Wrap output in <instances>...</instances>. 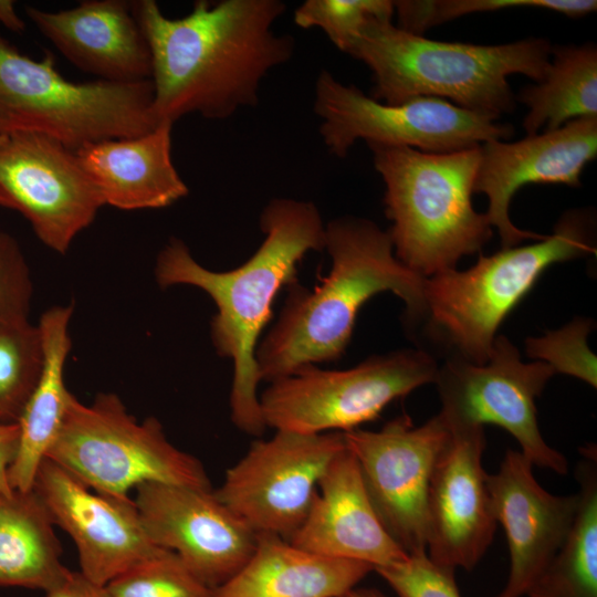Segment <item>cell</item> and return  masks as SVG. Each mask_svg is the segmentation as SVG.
Returning <instances> with one entry per match:
<instances>
[{
	"mask_svg": "<svg viewBox=\"0 0 597 597\" xmlns=\"http://www.w3.org/2000/svg\"><path fill=\"white\" fill-rule=\"evenodd\" d=\"M427 499V554L455 570L473 569L493 541L495 520L482 465L484 427L450 426Z\"/></svg>",
	"mask_w": 597,
	"mask_h": 597,
	"instance_id": "2e32d148",
	"label": "cell"
},
{
	"mask_svg": "<svg viewBox=\"0 0 597 597\" xmlns=\"http://www.w3.org/2000/svg\"><path fill=\"white\" fill-rule=\"evenodd\" d=\"M33 296L30 268L17 239L0 230V323L29 321Z\"/></svg>",
	"mask_w": 597,
	"mask_h": 597,
	"instance_id": "836d02e7",
	"label": "cell"
},
{
	"mask_svg": "<svg viewBox=\"0 0 597 597\" xmlns=\"http://www.w3.org/2000/svg\"><path fill=\"white\" fill-rule=\"evenodd\" d=\"M480 151L473 192L488 197L485 214L499 232L502 249L542 240L546 235L522 230L511 221L510 202L530 184L579 186L584 168L597 155V117L576 118L513 143L491 140Z\"/></svg>",
	"mask_w": 597,
	"mask_h": 597,
	"instance_id": "ac0fdd59",
	"label": "cell"
},
{
	"mask_svg": "<svg viewBox=\"0 0 597 597\" xmlns=\"http://www.w3.org/2000/svg\"><path fill=\"white\" fill-rule=\"evenodd\" d=\"M314 112L329 150L343 158L359 139L385 146H406L428 153H449L503 140L514 134L507 124L437 97L387 104L345 85L323 70L315 82Z\"/></svg>",
	"mask_w": 597,
	"mask_h": 597,
	"instance_id": "30bf717a",
	"label": "cell"
},
{
	"mask_svg": "<svg viewBox=\"0 0 597 597\" xmlns=\"http://www.w3.org/2000/svg\"><path fill=\"white\" fill-rule=\"evenodd\" d=\"M389 0H306L294 11L303 29L318 28L341 51L349 53L363 29L375 19H391Z\"/></svg>",
	"mask_w": 597,
	"mask_h": 597,
	"instance_id": "4dcf8cb0",
	"label": "cell"
},
{
	"mask_svg": "<svg viewBox=\"0 0 597 597\" xmlns=\"http://www.w3.org/2000/svg\"><path fill=\"white\" fill-rule=\"evenodd\" d=\"M43 366L38 325L0 323V425L19 422Z\"/></svg>",
	"mask_w": 597,
	"mask_h": 597,
	"instance_id": "83f0119b",
	"label": "cell"
},
{
	"mask_svg": "<svg viewBox=\"0 0 597 597\" xmlns=\"http://www.w3.org/2000/svg\"><path fill=\"white\" fill-rule=\"evenodd\" d=\"M348 54L370 69L376 101L437 97L498 119L515 108L507 77L519 73L542 81L552 45L535 38L499 45L437 41L407 32L391 19H375Z\"/></svg>",
	"mask_w": 597,
	"mask_h": 597,
	"instance_id": "277c9868",
	"label": "cell"
},
{
	"mask_svg": "<svg viewBox=\"0 0 597 597\" xmlns=\"http://www.w3.org/2000/svg\"><path fill=\"white\" fill-rule=\"evenodd\" d=\"M394 7L399 20L398 28L423 35L428 28L470 13L511 8H537L578 18L595 11L597 2L595 0H408L394 1Z\"/></svg>",
	"mask_w": 597,
	"mask_h": 597,
	"instance_id": "f1b7e54d",
	"label": "cell"
},
{
	"mask_svg": "<svg viewBox=\"0 0 597 597\" xmlns=\"http://www.w3.org/2000/svg\"><path fill=\"white\" fill-rule=\"evenodd\" d=\"M594 252L591 217L568 211L554 232L536 243L480 254L467 270L425 277L422 317L455 357L484 364L499 326L540 275L555 263Z\"/></svg>",
	"mask_w": 597,
	"mask_h": 597,
	"instance_id": "8992f818",
	"label": "cell"
},
{
	"mask_svg": "<svg viewBox=\"0 0 597 597\" xmlns=\"http://www.w3.org/2000/svg\"><path fill=\"white\" fill-rule=\"evenodd\" d=\"M495 520L510 552V572L495 597H526L564 543L578 495H555L536 481L533 464L509 449L498 472L486 474Z\"/></svg>",
	"mask_w": 597,
	"mask_h": 597,
	"instance_id": "d6986e66",
	"label": "cell"
},
{
	"mask_svg": "<svg viewBox=\"0 0 597 597\" xmlns=\"http://www.w3.org/2000/svg\"><path fill=\"white\" fill-rule=\"evenodd\" d=\"M54 526L33 489L0 494V587L46 591L66 575Z\"/></svg>",
	"mask_w": 597,
	"mask_h": 597,
	"instance_id": "d4e9b609",
	"label": "cell"
},
{
	"mask_svg": "<svg viewBox=\"0 0 597 597\" xmlns=\"http://www.w3.org/2000/svg\"><path fill=\"white\" fill-rule=\"evenodd\" d=\"M438 365L421 349L374 355L343 370L303 367L260 395L266 427L300 433L347 432L377 419L392 401L436 381Z\"/></svg>",
	"mask_w": 597,
	"mask_h": 597,
	"instance_id": "9c48e42d",
	"label": "cell"
},
{
	"mask_svg": "<svg viewBox=\"0 0 597 597\" xmlns=\"http://www.w3.org/2000/svg\"><path fill=\"white\" fill-rule=\"evenodd\" d=\"M375 572L398 597H461L455 570L434 563L427 553L408 555Z\"/></svg>",
	"mask_w": 597,
	"mask_h": 597,
	"instance_id": "d6a6232c",
	"label": "cell"
},
{
	"mask_svg": "<svg viewBox=\"0 0 597 597\" xmlns=\"http://www.w3.org/2000/svg\"><path fill=\"white\" fill-rule=\"evenodd\" d=\"M591 326L590 320L576 317L558 331L527 338L526 354L548 364L555 374L576 377L596 388V356L587 345Z\"/></svg>",
	"mask_w": 597,
	"mask_h": 597,
	"instance_id": "1f68e13d",
	"label": "cell"
},
{
	"mask_svg": "<svg viewBox=\"0 0 597 597\" xmlns=\"http://www.w3.org/2000/svg\"><path fill=\"white\" fill-rule=\"evenodd\" d=\"M517 100L527 106L528 135L554 130L582 117H597V49L593 43L552 48L542 81L524 87Z\"/></svg>",
	"mask_w": 597,
	"mask_h": 597,
	"instance_id": "484cf974",
	"label": "cell"
},
{
	"mask_svg": "<svg viewBox=\"0 0 597 597\" xmlns=\"http://www.w3.org/2000/svg\"><path fill=\"white\" fill-rule=\"evenodd\" d=\"M135 491L151 541L175 553L210 589L228 582L252 555L258 534L212 490L149 482Z\"/></svg>",
	"mask_w": 597,
	"mask_h": 597,
	"instance_id": "9a60e30c",
	"label": "cell"
},
{
	"mask_svg": "<svg viewBox=\"0 0 597 597\" xmlns=\"http://www.w3.org/2000/svg\"><path fill=\"white\" fill-rule=\"evenodd\" d=\"M346 447L344 432L275 430L270 439L252 442L213 492L256 534L291 541L323 474Z\"/></svg>",
	"mask_w": 597,
	"mask_h": 597,
	"instance_id": "7c38bea8",
	"label": "cell"
},
{
	"mask_svg": "<svg viewBox=\"0 0 597 597\" xmlns=\"http://www.w3.org/2000/svg\"><path fill=\"white\" fill-rule=\"evenodd\" d=\"M576 513L564 543L526 597H597V451L580 450Z\"/></svg>",
	"mask_w": 597,
	"mask_h": 597,
	"instance_id": "4316f807",
	"label": "cell"
},
{
	"mask_svg": "<svg viewBox=\"0 0 597 597\" xmlns=\"http://www.w3.org/2000/svg\"><path fill=\"white\" fill-rule=\"evenodd\" d=\"M106 587L113 597H209L211 590L168 549L121 573Z\"/></svg>",
	"mask_w": 597,
	"mask_h": 597,
	"instance_id": "f546056e",
	"label": "cell"
},
{
	"mask_svg": "<svg viewBox=\"0 0 597 597\" xmlns=\"http://www.w3.org/2000/svg\"><path fill=\"white\" fill-rule=\"evenodd\" d=\"M341 597H387V596L375 588L355 587L348 590L347 593H345Z\"/></svg>",
	"mask_w": 597,
	"mask_h": 597,
	"instance_id": "74e56055",
	"label": "cell"
},
{
	"mask_svg": "<svg viewBox=\"0 0 597 597\" xmlns=\"http://www.w3.org/2000/svg\"><path fill=\"white\" fill-rule=\"evenodd\" d=\"M14 7V1L0 0V24L12 32L22 33L25 31V23Z\"/></svg>",
	"mask_w": 597,
	"mask_h": 597,
	"instance_id": "8d00e7d4",
	"label": "cell"
},
{
	"mask_svg": "<svg viewBox=\"0 0 597 597\" xmlns=\"http://www.w3.org/2000/svg\"><path fill=\"white\" fill-rule=\"evenodd\" d=\"M45 458L91 490L118 498L149 482L211 490L197 458L175 447L156 418L137 421L112 392L88 405L71 394Z\"/></svg>",
	"mask_w": 597,
	"mask_h": 597,
	"instance_id": "ba28073f",
	"label": "cell"
},
{
	"mask_svg": "<svg viewBox=\"0 0 597 597\" xmlns=\"http://www.w3.org/2000/svg\"><path fill=\"white\" fill-rule=\"evenodd\" d=\"M132 8L150 50L159 123L189 114L221 121L255 106L263 77L294 52V39L272 30L285 10L280 0H198L179 19L154 0Z\"/></svg>",
	"mask_w": 597,
	"mask_h": 597,
	"instance_id": "6da1fadb",
	"label": "cell"
},
{
	"mask_svg": "<svg viewBox=\"0 0 597 597\" xmlns=\"http://www.w3.org/2000/svg\"><path fill=\"white\" fill-rule=\"evenodd\" d=\"M449 436L440 413L420 426L402 415L377 431L344 432L380 522L408 555L427 553L428 490Z\"/></svg>",
	"mask_w": 597,
	"mask_h": 597,
	"instance_id": "4fadbf2b",
	"label": "cell"
},
{
	"mask_svg": "<svg viewBox=\"0 0 597 597\" xmlns=\"http://www.w3.org/2000/svg\"><path fill=\"white\" fill-rule=\"evenodd\" d=\"M368 146L386 188L395 255L407 268L429 277L489 242L492 226L472 205L481 145L449 153Z\"/></svg>",
	"mask_w": 597,
	"mask_h": 597,
	"instance_id": "5b68a950",
	"label": "cell"
},
{
	"mask_svg": "<svg viewBox=\"0 0 597 597\" xmlns=\"http://www.w3.org/2000/svg\"><path fill=\"white\" fill-rule=\"evenodd\" d=\"M103 206L75 151L39 133L0 134V207L22 214L44 245L65 254Z\"/></svg>",
	"mask_w": 597,
	"mask_h": 597,
	"instance_id": "5bb4252c",
	"label": "cell"
},
{
	"mask_svg": "<svg viewBox=\"0 0 597 597\" xmlns=\"http://www.w3.org/2000/svg\"><path fill=\"white\" fill-rule=\"evenodd\" d=\"M27 17L72 64L116 83L151 78L147 39L132 1L85 0L61 11L25 6Z\"/></svg>",
	"mask_w": 597,
	"mask_h": 597,
	"instance_id": "44dd1931",
	"label": "cell"
},
{
	"mask_svg": "<svg viewBox=\"0 0 597 597\" xmlns=\"http://www.w3.org/2000/svg\"><path fill=\"white\" fill-rule=\"evenodd\" d=\"M73 305H57L39 321L43 366L39 381L18 422L19 449L9 470L14 490L33 489L39 467L45 459L64 420L71 392L64 384V367L71 349L69 332Z\"/></svg>",
	"mask_w": 597,
	"mask_h": 597,
	"instance_id": "cb8c5ba5",
	"label": "cell"
},
{
	"mask_svg": "<svg viewBox=\"0 0 597 597\" xmlns=\"http://www.w3.org/2000/svg\"><path fill=\"white\" fill-rule=\"evenodd\" d=\"M331 270L312 291L298 281L286 287L279 318L260 339L255 359L261 380L272 383L298 369L338 360L364 304L381 292L402 300L409 320L422 317L425 277L395 255L388 231L358 217L325 226Z\"/></svg>",
	"mask_w": 597,
	"mask_h": 597,
	"instance_id": "3957f363",
	"label": "cell"
},
{
	"mask_svg": "<svg viewBox=\"0 0 597 597\" xmlns=\"http://www.w3.org/2000/svg\"><path fill=\"white\" fill-rule=\"evenodd\" d=\"M172 125L163 121L144 135L102 140L75 151L104 206L161 209L188 195L171 158Z\"/></svg>",
	"mask_w": 597,
	"mask_h": 597,
	"instance_id": "7402d4cb",
	"label": "cell"
},
{
	"mask_svg": "<svg viewBox=\"0 0 597 597\" xmlns=\"http://www.w3.org/2000/svg\"><path fill=\"white\" fill-rule=\"evenodd\" d=\"M554 375L544 362H522L519 349L505 336H496L484 364L453 356L439 367V413L450 426H499L533 465L566 474V457L546 443L536 417L535 400Z\"/></svg>",
	"mask_w": 597,
	"mask_h": 597,
	"instance_id": "8fae6325",
	"label": "cell"
},
{
	"mask_svg": "<svg viewBox=\"0 0 597 597\" xmlns=\"http://www.w3.org/2000/svg\"><path fill=\"white\" fill-rule=\"evenodd\" d=\"M151 81H67L54 55L22 54L0 35V134L33 132L76 151L85 145L130 138L153 130Z\"/></svg>",
	"mask_w": 597,
	"mask_h": 597,
	"instance_id": "52a82bcc",
	"label": "cell"
},
{
	"mask_svg": "<svg viewBox=\"0 0 597 597\" xmlns=\"http://www.w3.org/2000/svg\"><path fill=\"white\" fill-rule=\"evenodd\" d=\"M45 597H113L106 585L96 583L81 570H70L52 588L45 591Z\"/></svg>",
	"mask_w": 597,
	"mask_h": 597,
	"instance_id": "e575fe53",
	"label": "cell"
},
{
	"mask_svg": "<svg viewBox=\"0 0 597 597\" xmlns=\"http://www.w3.org/2000/svg\"><path fill=\"white\" fill-rule=\"evenodd\" d=\"M33 490L54 525L76 545L81 572L96 583L106 585L165 551L147 534L134 500L93 491L48 458L39 467Z\"/></svg>",
	"mask_w": 597,
	"mask_h": 597,
	"instance_id": "e0dca14e",
	"label": "cell"
},
{
	"mask_svg": "<svg viewBox=\"0 0 597 597\" xmlns=\"http://www.w3.org/2000/svg\"><path fill=\"white\" fill-rule=\"evenodd\" d=\"M260 227L264 240L237 269H206L175 237L159 251L155 263L160 287L191 285L214 302L211 341L217 354L233 363L231 420L240 431L254 437L268 428L258 394L261 377L255 352L260 337L279 292L297 282V266L305 254L324 250L325 243V224L311 201L272 199L262 210Z\"/></svg>",
	"mask_w": 597,
	"mask_h": 597,
	"instance_id": "7a4b0ae2",
	"label": "cell"
},
{
	"mask_svg": "<svg viewBox=\"0 0 597 597\" xmlns=\"http://www.w3.org/2000/svg\"><path fill=\"white\" fill-rule=\"evenodd\" d=\"M20 441V429L15 425H0V494L10 493L9 470L15 459Z\"/></svg>",
	"mask_w": 597,
	"mask_h": 597,
	"instance_id": "d590c367",
	"label": "cell"
},
{
	"mask_svg": "<svg viewBox=\"0 0 597 597\" xmlns=\"http://www.w3.org/2000/svg\"><path fill=\"white\" fill-rule=\"evenodd\" d=\"M290 542L322 556L365 563L374 570L408 556L380 522L347 447L326 469Z\"/></svg>",
	"mask_w": 597,
	"mask_h": 597,
	"instance_id": "ffe728a7",
	"label": "cell"
},
{
	"mask_svg": "<svg viewBox=\"0 0 597 597\" xmlns=\"http://www.w3.org/2000/svg\"><path fill=\"white\" fill-rule=\"evenodd\" d=\"M373 567L322 556L272 534H258L243 567L209 597H341Z\"/></svg>",
	"mask_w": 597,
	"mask_h": 597,
	"instance_id": "603a6c76",
	"label": "cell"
}]
</instances>
